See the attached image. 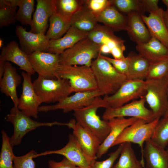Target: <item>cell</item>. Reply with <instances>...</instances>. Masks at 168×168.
Returning <instances> with one entry per match:
<instances>
[{"mask_svg": "<svg viewBox=\"0 0 168 168\" xmlns=\"http://www.w3.org/2000/svg\"><path fill=\"white\" fill-rule=\"evenodd\" d=\"M138 119L130 117H118L108 120L110 127V132L105 140L100 145L97 154V158H100L105 154L112 147L114 142L123 130L133 124Z\"/></svg>", "mask_w": 168, "mask_h": 168, "instance_id": "ac0fdd59", "label": "cell"}, {"mask_svg": "<svg viewBox=\"0 0 168 168\" xmlns=\"http://www.w3.org/2000/svg\"><path fill=\"white\" fill-rule=\"evenodd\" d=\"M161 1L166 5V11L168 12V0H162Z\"/></svg>", "mask_w": 168, "mask_h": 168, "instance_id": "c3c4849f", "label": "cell"}, {"mask_svg": "<svg viewBox=\"0 0 168 168\" xmlns=\"http://www.w3.org/2000/svg\"><path fill=\"white\" fill-rule=\"evenodd\" d=\"M163 9L151 12L148 16L141 15L151 35L156 38L168 48V31L163 17Z\"/></svg>", "mask_w": 168, "mask_h": 168, "instance_id": "d4e9b609", "label": "cell"}, {"mask_svg": "<svg viewBox=\"0 0 168 168\" xmlns=\"http://www.w3.org/2000/svg\"><path fill=\"white\" fill-rule=\"evenodd\" d=\"M151 139L155 143L163 147L168 144V118H163L159 121Z\"/></svg>", "mask_w": 168, "mask_h": 168, "instance_id": "d590c367", "label": "cell"}, {"mask_svg": "<svg viewBox=\"0 0 168 168\" xmlns=\"http://www.w3.org/2000/svg\"><path fill=\"white\" fill-rule=\"evenodd\" d=\"M114 32L105 26L98 24L94 29L88 32L87 37L100 46L108 47L111 52L118 48L125 50L124 41L116 36Z\"/></svg>", "mask_w": 168, "mask_h": 168, "instance_id": "ffe728a7", "label": "cell"}, {"mask_svg": "<svg viewBox=\"0 0 168 168\" xmlns=\"http://www.w3.org/2000/svg\"><path fill=\"white\" fill-rule=\"evenodd\" d=\"M112 4L121 13L127 15L133 12L142 15L145 12L140 0H110Z\"/></svg>", "mask_w": 168, "mask_h": 168, "instance_id": "836d02e7", "label": "cell"}, {"mask_svg": "<svg viewBox=\"0 0 168 168\" xmlns=\"http://www.w3.org/2000/svg\"><path fill=\"white\" fill-rule=\"evenodd\" d=\"M28 57L38 76L48 79L58 78L56 71L60 65L59 54L37 51L28 55Z\"/></svg>", "mask_w": 168, "mask_h": 168, "instance_id": "7c38bea8", "label": "cell"}, {"mask_svg": "<svg viewBox=\"0 0 168 168\" xmlns=\"http://www.w3.org/2000/svg\"><path fill=\"white\" fill-rule=\"evenodd\" d=\"M6 62H11L19 67L20 69L31 75L35 73L29 61L28 55L19 47L15 41L8 43L2 49L0 55Z\"/></svg>", "mask_w": 168, "mask_h": 168, "instance_id": "44dd1931", "label": "cell"}, {"mask_svg": "<svg viewBox=\"0 0 168 168\" xmlns=\"http://www.w3.org/2000/svg\"><path fill=\"white\" fill-rule=\"evenodd\" d=\"M141 161L137 159L132 143H124L119 159L112 168H144Z\"/></svg>", "mask_w": 168, "mask_h": 168, "instance_id": "4dcf8cb0", "label": "cell"}, {"mask_svg": "<svg viewBox=\"0 0 168 168\" xmlns=\"http://www.w3.org/2000/svg\"><path fill=\"white\" fill-rule=\"evenodd\" d=\"M110 1V4L96 17L97 22L103 23L104 26L114 32L126 31L127 16L120 12Z\"/></svg>", "mask_w": 168, "mask_h": 168, "instance_id": "cb8c5ba5", "label": "cell"}, {"mask_svg": "<svg viewBox=\"0 0 168 168\" xmlns=\"http://www.w3.org/2000/svg\"><path fill=\"white\" fill-rule=\"evenodd\" d=\"M21 0H0V3L11 7H18Z\"/></svg>", "mask_w": 168, "mask_h": 168, "instance_id": "f6af8a7d", "label": "cell"}, {"mask_svg": "<svg viewBox=\"0 0 168 168\" xmlns=\"http://www.w3.org/2000/svg\"><path fill=\"white\" fill-rule=\"evenodd\" d=\"M2 144L0 154V168H13L14 155L10 137L4 130L1 132Z\"/></svg>", "mask_w": 168, "mask_h": 168, "instance_id": "1f68e13d", "label": "cell"}, {"mask_svg": "<svg viewBox=\"0 0 168 168\" xmlns=\"http://www.w3.org/2000/svg\"><path fill=\"white\" fill-rule=\"evenodd\" d=\"M3 44V41L1 39L0 40V47L1 48V47H2V45Z\"/></svg>", "mask_w": 168, "mask_h": 168, "instance_id": "816d5d0a", "label": "cell"}, {"mask_svg": "<svg viewBox=\"0 0 168 168\" xmlns=\"http://www.w3.org/2000/svg\"><path fill=\"white\" fill-rule=\"evenodd\" d=\"M146 102L144 96L121 107L106 108L102 119L108 121L114 118L128 116L142 119L147 123L152 122L155 119L152 110L145 106Z\"/></svg>", "mask_w": 168, "mask_h": 168, "instance_id": "30bf717a", "label": "cell"}, {"mask_svg": "<svg viewBox=\"0 0 168 168\" xmlns=\"http://www.w3.org/2000/svg\"><path fill=\"white\" fill-rule=\"evenodd\" d=\"M124 143L120 144L117 149L110 153L106 159L101 161L96 160L92 161L90 164L91 168H112L114 163L120 155Z\"/></svg>", "mask_w": 168, "mask_h": 168, "instance_id": "f35d334b", "label": "cell"}, {"mask_svg": "<svg viewBox=\"0 0 168 168\" xmlns=\"http://www.w3.org/2000/svg\"><path fill=\"white\" fill-rule=\"evenodd\" d=\"M145 12L156 11L160 8L158 6V0H140Z\"/></svg>", "mask_w": 168, "mask_h": 168, "instance_id": "ee69618b", "label": "cell"}, {"mask_svg": "<svg viewBox=\"0 0 168 168\" xmlns=\"http://www.w3.org/2000/svg\"><path fill=\"white\" fill-rule=\"evenodd\" d=\"M49 168H80L64 157L61 161L50 160L48 162Z\"/></svg>", "mask_w": 168, "mask_h": 168, "instance_id": "7bdbcfd3", "label": "cell"}, {"mask_svg": "<svg viewBox=\"0 0 168 168\" xmlns=\"http://www.w3.org/2000/svg\"><path fill=\"white\" fill-rule=\"evenodd\" d=\"M163 118H168V105L166 111L163 116Z\"/></svg>", "mask_w": 168, "mask_h": 168, "instance_id": "681fc988", "label": "cell"}, {"mask_svg": "<svg viewBox=\"0 0 168 168\" xmlns=\"http://www.w3.org/2000/svg\"><path fill=\"white\" fill-rule=\"evenodd\" d=\"M145 81L146 102L153 113L154 119H160L164 116L167 107L168 84L164 77Z\"/></svg>", "mask_w": 168, "mask_h": 168, "instance_id": "ba28073f", "label": "cell"}, {"mask_svg": "<svg viewBox=\"0 0 168 168\" xmlns=\"http://www.w3.org/2000/svg\"><path fill=\"white\" fill-rule=\"evenodd\" d=\"M102 96L98 90L75 92L74 95L68 96L56 104L44 105L40 106L39 112H46L49 111L62 110L66 113L82 108L90 105L96 97Z\"/></svg>", "mask_w": 168, "mask_h": 168, "instance_id": "8fae6325", "label": "cell"}, {"mask_svg": "<svg viewBox=\"0 0 168 168\" xmlns=\"http://www.w3.org/2000/svg\"><path fill=\"white\" fill-rule=\"evenodd\" d=\"M101 55L108 61L118 72L126 76L129 63V58L128 56L123 59H116L104 56L101 54Z\"/></svg>", "mask_w": 168, "mask_h": 168, "instance_id": "b9f144b4", "label": "cell"}, {"mask_svg": "<svg viewBox=\"0 0 168 168\" xmlns=\"http://www.w3.org/2000/svg\"><path fill=\"white\" fill-rule=\"evenodd\" d=\"M141 15L135 12L127 15L128 22L126 31L131 40L137 44L146 43L152 37L145 25Z\"/></svg>", "mask_w": 168, "mask_h": 168, "instance_id": "603a6c76", "label": "cell"}, {"mask_svg": "<svg viewBox=\"0 0 168 168\" xmlns=\"http://www.w3.org/2000/svg\"><path fill=\"white\" fill-rule=\"evenodd\" d=\"M136 49L139 54L150 63L168 59V48L153 37L146 43L137 44Z\"/></svg>", "mask_w": 168, "mask_h": 168, "instance_id": "4316f807", "label": "cell"}, {"mask_svg": "<svg viewBox=\"0 0 168 168\" xmlns=\"http://www.w3.org/2000/svg\"><path fill=\"white\" fill-rule=\"evenodd\" d=\"M168 71V59L151 63L145 80H157L164 77Z\"/></svg>", "mask_w": 168, "mask_h": 168, "instance_id": "8d00e7d4", "label": "cell"}, {"mask_svg": "<svg viewBox=\"0 0 168 168\" xmlns=\"http://www.w3.org/2000/svg\"><path fill=\"white\" fill-rule=\"evenodd\" d=\"M70 21L72 26L88 33L94 29L98 24L96 17L88 8L85 2L73 15Z\"/></svg>", "mask_w": 168, "mask_h": 168, "instance_id": "f1b7e54d", "label": "cell"}, {"mask_svg": "<svg viewBox=\"0 0 168 168\" xmlns=\"http://www.w3.org/2000/svg\"><path fill=\"white\" fill-rule=\"evenodd\" d=\"M30 31L45 34L50 16L56 12V0H37Z\"/></svg>", "mask_w": 168, "mask_h": 168, "instance_id": "e0dca14e", "label": "cell"}, {"mask_svg": "<svg viewBox=\"0 0 168 168\" xmlns=\"http://www.w3.org/2000/svg\"><path fill=\"white\" fill-rule=\"evenodd\" d=\"M143 156L146 168H168V152L150 139L145 142Z\"/></svg>", "mask_w": 168, "mask_h": 168, "instance_id": "7402d4cb", "label": "cell"}, {"mask_svg": "<svg viewBox=\"0 0 168 168\" xmlns=\"http://www.w3.org/2000/svg\"><path fill=\"white\" fill-rule=\"evenodd\" d=\"M164 78L168 84V71Z\"/></svg>", "mask_w": 168, "mask_h": 168, "instance_id": "f907efd6", "label": "cell"}, {"mask_svg": "<svg viewBox=\"0 0 168 168\" xmlns=\"http://www.w3.org/2000/svg\"><path fill=\"white\" fill-rule=\"evenodd\" d=\"M56 73L58 78L68 80L72 92L98 89L96 79L91 67L60 64Z\"/></svg>", "mask_w": 168, "mask_h": 168, "instance_id": "3957f363", "label": "cell"}, {"mask_svg": "<svg viewBox=\"0 0 168 168\" xmlns=\"http://www.w3.org/2000/svg\"><path fill=\"white\" fill-rule=\"evenodd\" d=\"M33 83L36 93L42 103L58 102L72 93L67 79H48L38 76Z\"/></svg>", "mask_w": 168, "mask_h": 168, "instance_id": "8992f818", "label": "cell"}, {"mask_svg": "<svg viewBox=\"0 0 168 168\" xmlns=\"http://www.w3.org/2000/svg\"><path fill=\"white\" fill-rule=\"evenodd\" d=\"M85 0H56V12L71 20L73 15L84 4Z\"/></svg>", "mask_w": 168, "mask_h": 168, "instance_id": "d6a6232c", "label": "cell"}, {"mask_svg": "<svg viewBox=\"0 0 168 168\" xmlns=\"http://www.w3.org/2000/svg\"><path fill=\"white\" fill-rule=\"evenodd\" d=\"M99 52V45L87 37L60 54V64L91 67Z\"/></svg>", "mask_w": 168, "mask_h": 168, "instance_id": "5b68a950", "label": "cell"}, {"mask_svg": "<svg viewBox=\"0 0 168 168\" xmlns=\"http://www.w3.org/2000/svg\"><path fill=\"white\" fill-rule=\"evenodd\" d=\"M37 153L32 150L24 155L15 156L13 161V168H35V163L33 159Z\"/></svg>", "mask_w": 168, "mask_h": 168, "instance_id": "ab89813d", "label": "cell"}, {"mask_svg": "<svg viewBox=\"0 0 168 168\" xmlns=\"http://www.w3.org/2000/svg\"><path fill=\"white\" fill-rule=\"evenodd\" d=\"M110 3V0H85L88 8L96 17Z\"/></svg>", "mask_w": 168, "mask_h": 168, "instance_id": "60d3db41", "label": "cell"}, {"mask_svg": "<svg viewBox=\"0 0 168 168\" xmlns=\"http://www.w3.org/2000/svg\"><path fill=\"white\" fill-rule=\"evenodd\" d=\"M160 120L155 119L152 122L147 123L142 119H138L123 130L113 143L112 147L126 142L138 144L141 150L142 159L141 161L144 166L143 145L145 142L151 139Z\"/></svg>", "mask_w": 168, "mask_h": 168, "instance_id": "52a82bcc", "label": "cell"}, {"mask_svg": "<svg viewBox=\"0 0 168 168\" xmlns=\"http://www.w3.org/2000/svg\"><path fill=\"white\" fill-rule=\"evenodd\" d=\"M162 15L166 27L168 31V12L166 11L163 10Z\"/></svg>", "mask_w": 168, "mask_h": 168, "instance_id": "7dc6e473", "label": "cell"}, {"mask_svg": "<svg viewBox=\"0 0 168 168\" xmlns=\"http://www.w3.org/2000/svg\"><path fill=\"white\" fill-rule=\"evenodd\" d=\"M17 7H11L0 3V27L8 26L16 21Z\"/></svg>", "mask_w": 168, "mask_h": 168, "instance_id": "74e56055", "label": "cell"}, {"mask_svg": "<svg viewBox=\"0 0 168 168\" xmlns=\"http://www.w3.org/2000/svg\"><path fill=\"white\" fill-rule=\"evenodd\" d=\"M128 56L129 63L127 79L146 80L150 62L140 54L131 51Z\"/></svg>", "mask_w": 168, "mask_h": 168, "instance_id": "83f0119b", "label": "cell"}, {"mask_svg": "<svg viewBox=\"0 0 168 168\" xmlns=\"http://www.w3.org/2000/svg\"><path fill=\"white\" fill-rule=\"evenodd\" d=\"M34 0H21L16 16V21L23 25L31 26L32 14L34 10Z\"/></svg>", "mask_w": 168, "mask_h": 168, "instance_id": "e575fe53", "label": "cell"}, {"mask_svg": "<svg viewBox=\"0 0 168 168\" xmlns=\"http://www.w3.org/2000/svg\"><path fill=\"white\" fill-rule=\"evenodd\" d=\"M166 150H167V152H168V148Z\"/></svg>", "mask_w": 168, "mask_h": 168, "instance_id": "f5cc1de1", "label": "cell"}, {"mask_svg": "<svg viewBox=\"0 0 168 168\" xmlns=\"http://www.w3.org/2000/svg\"><path fill=\"white\" fill-rule=\"evenodd\" d=\"M91 67L96 81L98 89L102 95L109 96L116 92L127 80L126 76L118 72L99 52Z\"/></svg>", "mask_w": 168, "mask_h": 168, "instance_id": "7a4b0ae2", "label": "cell"}, {"mask_svg": "<svg viewBox=\"0 0 168 168\" xmlns=\"http://www.w3.org/2000/svg\"><path fill=\"white\" fill-rule=\"evenodd\" d=\"M53 154L63 156L80 168H91L90 163L77 140L73 134L69 135L68 142L62 148L55 150L45 151L40 153H37L35 156V158Z\"/></svg>", "mask_w": 168, "mask_h": 168, "instance_id": "5bb4252c", "label": "cell"}, {"mask_svg": "<svg viewBox=\"0 0 168 168\" xmlns=\"http://www.w3.org/2000/svg\"><path fill=\"white\" fill-rule=\"evenodd\" d=\"M21 77L16 68L8 62H6L4 74L0 80V91L7 96L10 97L14 106H18L19 98L17 87L20 84Z\"/></svg>", "mask_w": 168, "mask_h": 168, "instance_id": "d6986e66", "label": "cell"}, {"mask_svg": "<svg viewBox=\"0 0 168 168\" xmlns=\"http://www.w3.org/2000/svg\"><path fill=\"white\" fill-rule=\"evenodd\" d=\"M15 32L21 49L28 55L37 51L48 52L50 40L45 34L28 32L21 25L16 26Z\"/></svg>", "mask_w": 168, "mask_h": 168, "instance_id": "9a60e30c", "label": "cell"}, {"mask_svg": "<svg viewBox=\"0 0 168 168\" xmlns=\"http://www.w3.org/2000/svg\"><path fill=\"white\" fill-rule=\"evenodd\" d=\"M6 61L0 55V80L1 79L4 74Z\"/></svg>", "mask_w": 168, "mask_h": 168, "instance_id": "bcb514c9", "label": "cell"}, {"mask_svg": "<svg viewBox=\"0 0 168 168\" xmlns=\"http://www.w3.org/2000/svg\"><path fill=\"white\" fill-rule=\"evenodd\" d=\"M100 107L109 108L107 103L100 96L96 98L90 105L74 110L73 114L77 123L92 133L102 143L110 131L108 121L101 119L97 114Z\"/></svg>", "mask_w": 168, "mask_h": 168, "instance_id": "6da1fadb", "label": "cell"}, {"mask_svg": "<svg viewBox=\"0 0 168 168\" xmlns=\"http://www.w3.org/2000/svg\"><path fill=\"white\" fill-rule=\"evenodd\" d=\"M146 93L145 80L127 79L114 94L105 96L103 99L109 108H114L122 106L131 100L139 99Z\"/></svg>", "mask_w": 168, "mask_h": 168, "instance_id": "9c48e42d", "label": "cell"}, {"mask_svg": "<svg viewBox=\"0 0 168 168\" xmlns=\"http://www.w3.org/2000/svg\"><path fill=\"white\" fill-rule=\"evenodd\" d=\"M30 117L20 110L17 106H15L11 109L10 113L5 117L6 121L11 123L13 126V133L10 138V143L12 147L20 144L23 138L27 133L38 127L68 125V123H63L58 121L40 122L33 120Z\"/></svg>", "mask_w": 168, "mask_h": 168, "instance_id": "277c9868", "label": "cell"}, {"mask_svg": "<svg viewBox=\"0 0 168 168\" xmlns=\"http://www.w3.org/2000/svg\"><path fill=\"white\" fill-rule=\"evenodd\" d=\"M68 124V126L72 129V134L90 164L92 161L97 159V154L101 143L92 133L77 123L75 119H71Z\"/></svg>", "mask_w": 168, "mask_h": 168, "instance_id": "2e32d148", "label": "cell"}, {"mask_svg": "<svg viewBox=\"0 0 168 168\" xmlns=\"http://www.w3.org/2000/svg\"><path fill=\"white\" fill-rule=\"evenodd\" d=\"M21 74L23 78L22 92L19 98L18 108L29 116L37 119L42 101L35 91L31 75L24 72Z\"/></svg>", "mask_w": 168, "mask_h": 168, "instance_id": "4fadbf2b", "label": "cell"}, {"mask_svg": "<svg viewBox=\"0 0 168 168\" xmlns=\"http://www.w3.org/2000/svg\"><path fill=\"white\" fill-rule=\"evenodd\" d=\"M88 32L71 26L65 35L57 40H50L48 52L60 54L81 40L87 37Z\"/></svg>", "mask_w": 168, "mask_h": 168, "instance_id": "484cf974", "label": "cell"}, {"mask_svg": "<svg viewBox=\"0 0 168 168\" xmlns=\"http://www.w3.org/2000/svg\"><path fill=\"white\" fill-rule=\"evenodd\" d=\"M49 26L46 35L49 40H57L66 33L71 26L70 20L65 18L56 12L49 19Z\"/></svg>", "mask_w": 168, "mask_h": 168, "instance_id": "f546056e", "label": "cell"}]
</instances>
